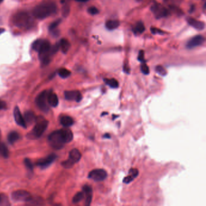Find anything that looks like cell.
I'll return each instance as SVG.
<instances>
[{"instance_id": "obj_5", "label": "cell", "mask_w": 206, "mask_h": 206, "mask_svg": "<svg viewBox=\"0 0 206 206\" xmlns=\"http://www.w3.org/2000/svg\"><path fill=\"white\" fill-rule=\"evenodd\" d=\"M35 127L32 131L31 134L35 138H40L45 130L47 128L49 125V121L44 119L42 116H39L36 117L35 121Z\"/></svg>"}, {"instance_id": "obj_40", "label": "cell", "mask_w": 206, "mask_h": 206, "mask_svg": "<svg viewBox=\"0 0 206 206\" xmlns=\"http://www.w3.org/2000/svg\"><path fill=\"white\" fill-rule=\"evenodd\" d=\"M76 1L78 2H85L88 1L89 0H76Z\"/></svg>"}, {"instance_id": "obj_20", "label": "cell", "mask_w": 206, "mask_h": 206, "mask_svg": "<svg viewBox=\"0 0 206 206\" xmlns=\"http://www.w3.org/2000/svg\"><path fill=\"white\" fill-rule=\"evenodd\" d=\"M59 48H61V51L64 53L66 54L67 52H68V50H70V43L69 42V41L66 39H61L59 43Z\"/></svg>"}, {"instance_id": "obj_26", "label": "cell", "mask_w": 206, "mask_h": 206, "mask_svg": "<svg viewBox=\"0 0 206 206\" xmlns=\"http://www.w3.org/2000/svg\"><path fill=\"white\" fill-rule=\"evenodd\" d=\"M0 206H11L9 198L4 193L0 194Z\"/></svg>"}, {"instance_id": "obj_7", "label": "cell", "mask_w": 206, "mask_h": 206, "mask_svg": "<svg viewBox=\"0 0 206 206\" xmlns=\"http://www.w3.org/2000/svg\"><path fill=\"white\" fill-rule=\"evenodd\" d=\"M49 92L44 90L39 93L36 97L35 103L36 104L39 109L43 112H47L49 110V106L47 100Z\"/></svg>"}, {"instance_id": "obj_3", "label": "cell", "mask_w": 206, "mask_h": 206, "mask_svg": "<svg viewBox=\"0 0 206 206\" xmlns=\"http://www.w3.org/2000/svg\"><path fill=\"white\" fill-rule=\"evenodd\" d=\"M51 48L50 42L47 40H44L38 51L39 58L43 66L49 64L51 61V56L53 55Z\"/></svg>"}, {"instance_id": "obj_25", "label": "cell", "mask_w": 206, "mask_h": 206, "mask_svg": "<svg viewBox=\"0 0 206 206\" xmlns=\"http://www.w3.org/2000/svg\"><path fill=\"white\" fill-rule=\"evenodd\" d=\"M19 138L20 136L16 131H12L9 134L7 139L10 143L13 144L15 142H16L19 139Z\"/></svg>"}, {"instance_id": "obj_41", "label": "cell", "mask_w": 206, "mask_h": 206, "mask_svg": "<svg viewBox=\"0 0 206 206\" xmlns=\"http://www.w3.org/2000/svg\"><path fill=\"white\" fill-rule=\"evenodd\" d=\"M5 31V30L3 28H0V35H1L2 33H4Z\"/></svg>"}, {"instance_id": "obj_1", "label": "cell", "mask_w": 206, "mask_h": 206, "mask_svg": "<svg viewBox=\"0 0 206 206\" xmlns=\"http://www.w3.org/2000/svg\"><path fill=\"white\" fill-rule=\"evenodd\" d=\"M57 12V6L52 2H43L36 7L33 10V16L39 19H45Z\"/></svg>"}, {"instance_id": "obj_45", "label": "cell", "mask_w": 206, "mask_h": 206, "mask_svg": "<svg viewBox=\"0 0 206 206\" xmlns=\"http://www.w3.org/2000/svg\"><path fill=\"white\" fill-rule=\"evenodd\" d=\"M3 1V0H0V3H1Z\"/></svg>"}, {"instance_id": "obj_15", "label": "cell", "mask_w": 206, "mask_h": 206, "mask_svg": "<svg viewBox=\"0 0 206 206\" xmlns=\"http://www.w3.org/2000/svg\"><path fill=\"white\" fill-rule=\"evenodd\" d=\"M13 115H14L15 120L16 122L17 123V124L26 129L27 127V125H26V122L24 119V116H23L22 114L21 113V112L18 107H15L14 111H13Z\"/></svg>"}, {"instance_id": "obj_29", "label": "cell", "mask_w": 206, "mask_h": 206, "mask_svg": "<svg viewBox=\"0 0 206 206\" xmlns=\"http://www.w3.org/2000/svg\"><path fill=\"white\" fill-rule=\"evenodd\" d=\"M84 198V193L83 192H77L73 198V203L74 204H77L82 201Z\"/></svg>"}, {"instance_id": "obj_14", "label": "cell", "mask_w": 206, "mask_h": 206, "mask_svg": "<svg viewBox=\"0 0 206 206\" xmlns=\"http://www.w3.org/2000/svg\"><path fill=\"white\" fill-rule=\"evenodd\" d=\"M82 191L84 193L85 204L84 206H90L92 199V189L89 185H85L82 187Z\"/></svg>"}, {"instance_id": "obj_10", "label": "cell", "mask_w": 206, "mask_h": 206, "mask_svg": "<svg viewBox=\"0 0 206 206\" xmlns=\"http://www.w3.org/2000/svg\"><path fill=\"white\" fill-rule=\"evenodd\" d=\"M151 9L157 19H160L168 16V10L160 4H154Z\"/></svg>"}, {"instance_id": "obj_18", "label": "cell", "mask_w": 206, "mask_h": 206, "mask_svg": "<svg viewBox=\"0 0 206 206\" xmlns=\"http://www.w3.org/2000/svg\"><path fill=\"white\" fill-rule=\"evenodd\" d=\"M48 103L52 107H56L58 105L59 100L57 95L52 92H49L48 97H47Z\"/></svg>"}, {"instance_id": "obj_30", "label": "cell", "mask_w": 206, "mask_h": 206, "mask_svg": "<svg viewBox=\"0 0 206 206\" xmlns=\"http://www.w3.org/2000/svg\"><path fill=\"white\" fill-rule=\"evenodd\" d=\"M58 74L62 78H67L71 75V72L65 68H61L59 70Z\"/></svg>"}, {"instance_id": "obj_36", "label": "cell", "mask_w": 206, "mask_h": 206, "mask_svg": "<svg viewBox=\"0 0 206 206\" xmlns=\"http://www.w3.org/2000/svg\"><path fill=\"white\" fill-rule=\"evenodd\" d=\"M141 71L145 75H148L149 74V68L148 65L144 63L141 65Z\"/></svg>"}, {"instance_id": "obj_34", "label": "cell", "mask_w": 206, "mask_h": 206, "mask_svg": "<svg viewBox=\"0 0 206 206\" xmlns=\"http://www.w3.org/2000/svg\"><path fill=\"white\" fill-rule=\"evenodd\" d=\"M24 164L26 165V167L30 171H32L33 169V165L31 162V160L28 159H26L24 160Z\"/></svg>"}, {"instance_id": "obj_11", "label": "cell", "mask_w": 206, "mask_h": 206, "mask_svg": "<svg viewBox=\"0 0 206 206\" xmlns=\"http://www.w3.org/2000/svg\"><path fill=\"white\" fill-rule=\"evenodd\" d=\"M205 42V38L202 35H196L192 38L186 43V47L192 49L195 47L202 45Z\"/></svg>"}, {"instance_id": "obj_42", "label": "cell", "mask_w": 206, "mask_h": 206, "mask_svg": "<svg viewBox=\"0 0 206 206\" xmlns=\"http://www.w3.org/2000/svg\"><path fill=\"white\" fill-rule=\"evenodd\" d=\"M104 136H105V138H110V136L108 134H106Z\"/></svg>"}, {"instance_id": "obj_27", "label": "cell", "mask_w": 206, "mask_h": 206, "mask_svg": "<svg viewBox=\"0 0 206 206\" xmlns=\"http://www.w3.org/2000/svg\"><path fill=\"white\" fill-rule=\"evenodd\" d=\"M104 81L106 83L107 85L110 86L112 88H117L118 87V82L115 78L104 79Z\"/></svg>"}, {"instance_id": "obj_32", "label": "cell", "mask_w": 206, "mask_h": 206, "mask_svg": "<svg viewBox=\"0 0 206 206\" xmlns=\"http://www.w3.org/2000/svg\"><path fill=\"white\" fill-rule=\"evenodd\" d=\"M61 21L62 20L59 19H57V20L54 21V22H53L52 24L49 26V30L50 31H52L56 30V28L58 27V26L60 24V23H61Z\"/></svg>"}, {"instance_id": "obj_43", "label": "cell", "mask_w": 206, "mask_h": 206, "mask_svg": "<svg viewBox=\"0 0 206 206\" xmlns=\"http://www.w3.org/2000/svg\"><path fill=\"white\" fill-rule=\"evenodd\" d=\"M53 206H62V205L60 204H54Z\"/></svg>"}, {"instance_id": "obj_19", "label": "cell", "mask_w": 206, "mask_h": 206, "mask_svg": "<svg viewBox=\"0 0 206 206\" xmlns=\"http://www.w3.org/2000/svg\"><path fill=\"white\" fill-rule=\"evenodd\" d=\"M28 206H40L43 204V200L40 197H33L32 196L31 198L27 201Z\"/></svg>"}, {"instance_id": "obj_46", "label": "cell", "mask_w": 206, "mask_h": 206, "mask_svg": "<svg viewBox=\"0 0 206 206\" xmlns=\"http://www.w3.org/2000/svg\"><path fill=\"white\" fill-rule=\"evenodd\" d=\"M136 1H141L142 0H136Z\"/></svg>"}, {"instance_id": "obj_12", "label": "cell", "mask_w": 206, "mask_h": 206, "mask_svg": "<svg viewBox=\"0 0 206 206\" xmlns=\"http://www.w3.org/2000/svg\"><path fill=\"white\" fill-rule=\"evenodd\" d=\"M56 155L52 154L45 158L39 159L36 162V165L39 167H41L42 169H45L49 167L56 160Z\"/></svg>"}, {"instance_id": "obj_23", "label": "cell", "mask_w": 206, "mask_h": 206, "mask_svg": "<svg viewBox=\"0 0 206 206\" xmlns=\"http://www.w3.org/2000/svg\"><path fill=\"white\" fill-rule=\"evenodd\" d=\"M120 26V22L118 20L110 19L106 22L105 27L109 30H113Z\"/></svg>"}, {"instance_id": "obj_38", "label": "cell", "mask_w": 206, "mask_h": 206, "mask_svg": "<svg viewBox=\"0 0 206 206\" xmlns=\"http://www.w3.org/2000/svg\"><path fill=\"white\" fill-rule=\"evenodd\" d=\"M138 59L139 61L142 62H144V53L143 51H140L139 54V57H138Z\"/></svg>"}, {"instance_id": "obj_31", "label": "cell", "mask_w": 206, "mask_h": 206, "mask_svg": "<svg viewBox=\"0 0 206 206\" xmlns=\"http://www.w3.org/2000/svg\"><path fill=\"white\" fill-rule=\"evenodd\" d=\"M70 12V5L67 3L65 2L64 3V6L62 8V16L66 18L69 15V13Z\"/></svg>"}, {"instance_id": "obj_13", "label": "cell", "mask_w": 206, "mask_h": 206, "mask_svg": "<svg viewBox=\"0 0 206 206\" xmlns=\"http://www.w3.org/2000/svg\"><path fill=\"white\" fill-rule=\"evenodd\" d=\"M65 98L69 101H76L79 102L82 98V94L78 90H68L64 93Z\"/></svg>"}, {"instance_id": "obj_17", "label": "cell", "mask_w": 206, "mask_h": 206, "mask_svg": "<svg viewBox=\"0 0 206 206\" xmlns=\"http://www.w3.org/2000/svg\"><path fill=\"white\" fill-rule=\"evenodd\" d=\"M139 175V171L137 169L132 168L129 170L128 175L125 177L123 182L125 184H129Z\"/></svg>"}, {"instance_id": "obj_8", "label": "cell", "mask_w": 206, "mask_h": 206, "mask_svg": "<svg viewBox=\"0 0 206 206\" xmlns=\"http://www.w3.org/2000/svg\"><path fill=\"white\" fill-rule=\"evenodd\" d=\"M107 172L103 169H96L90 172L88 178L95 181H102L106 179Z\"/></svg>"}, {"instance_id": "obj_16", "label": "cell", "mask_w": 206, "mask_h": 206, "mask_svg": "<svg viewBox=\"0 0 206 206\" xmlns=\"http://www.w3.org/2000/svg\"><path fill=\"white\" fill-rule=\"evenodd\" d=\"M186 21L190 26L198 30H203L205 28V23L204 22L196 20L192 17H187Z\"/></svg>"}, {"instance_id": "obj_2", "label": "cell", "mask_w": 206, "mask_h": 206, "mask_svg": "<svg viewBox=\"0 0 206 206\" xmlns=\"http://www.w3.org/2000/svg\"><path fill=\"white\" fill-rule=\"evenodd\" d=\"M13 23L16 27L22 29H30L34 25L32 16L24 11L15 13L13 16Z\"/></svg>"}, {"instance_id": "obj_44", "label": "cell", "mask_w": 206, "mask_h": 206, "mask_svg": "<svg viewBox=\"0 0 206 206\" xmlns=\"http://www.w3.org/2000/svg\"><path fill=\"white\" fill-rule=\"evenodd\" d=\"M1 131H0V143H1Z\"/></svg>"}, {"instance_id": "obj_37", "label": "cell", "mask_w": 206, "mask_h": 206, "mask_svg": "<svg viewBox=\"0 0 206 206\" xmlns=\"http://www.w3.org/2000/svg\"><path fill=\"white\" fill-rule=\"evenodd\" d=\"M151 31L154 35H156V34H158V35H163L164 34V31H162L161 30H160L159 28H155V27H151Z\"/></svg>"}, {"instance_id": "obj_24", "label": "cell", "mask_w": 206, "mask_h": 206, "mask_svg": "<svg viewBox=\"0 0 206 206\" xmlns=\"http://www.w3.org/2000/svg\"><path fill=\"white\" fill-rule=\"evenodd\" d=\"M144 31L145 27L142 21L137 22L133 29V31L135 34H142Z\"/></svg>"}, {"instance_id": "obj_9", "label": "cell", "mask_w": 206, "mask_h": 206, "mask_svg": "<svg viewBox=\"0 0 206 206\" xmlns=\"http://www.w3.org/2000/svg\"><path fill=\"white\" fill-rule=\"evenodd\" d=\"M32 197L30 193L25 190H17L12 193V198L16 201H28Z\"/></svg>"}, {"instance_id": "obj_22", "label": "cell", "mask_w": 206, "mask_h": 206, "mask_svg": "<svg viewBox=\"0 0 206 206\" xmlns=\"http://www.w3.org/2000/svg\"><path fill=\"white\" fill-rule=\"evenodd\" d=\"M24 121H25L26 125H27V124H32L33 122H35L36 117L35 115L34 114V113L33 112L28 111V112H26L25 113L24 116Z\"/></svg>"}, {"instance_id": "obj_6", "label": "cell", "mask_w": 206, "mask_h": 206, "mask_svg": "<svg viewBox=\"0 0 206 206\" xmlns=\"http://www.w3.org/2000/svg\"><path fill=\"white\" fill-rule=\"evenodd\" d=\"M81 159V153L77 149H73L70 151L69 153V157L67 160H65L62 163L63 167L69 169L73 167V165L77 163Z\"/></svg>"}, {"instance_id": "obj_39", "label": "cell", "mask_w": 206, "mask_h": 206, "mask_svg": "<svg viewBox=\"0 0 206 206\" xmlns=\"http://www.w3.org/2000/svg\"><path fill=\"white\" fill-rule=\"evenodd\" d=\"M6 103L0 100V110L4 109H6Z\"/></svg>"}, {"instance_id": "obj_28", "label": "cell", "mask_w": 206, "mask_h": 206, "mask_svg": "<svg viewBox=\"0 0 206 206\" xmlns=\"http://www.w3.org/2000/svg\"><path fill=\"white\" fill-rule=\"evenodd\" d=\"M0 154L5 158L8 157L9 155V152L7 147L3 143H0Z\"/></svg>"}, {"instance_id": "obj_21", "label": "cell", "mask_w": 206, "mask_h": 206, "mask_svg": "<svg viewBox=\"0 0 206 206\" xmlns=\"http://www.w3.org/2000/svg\"><path fill=\"white\" fill-rule=\"evenodd\" d=\"M60 122L61 124L65 128L69 127L74 124V121L73 118L68 116H62L60 119Z\"/></svg>"}, {"instance_id": "obj_35", "label": "cell", "mask_w": 206, "mask_h": 206, "mask_svg": "<svg viewBox=\"0 0 206 206\" xmlns=\"http://www.w3.org/2000/svg\"><path fill=\"white\" fill-rule=\"evenodd\" d=\"M88 12L91 15H96L99 13V10L97 7L92 6L88 9Z\"/></svg>"}, {"instance_id": "obj_33", "label": "cell", "mask_w": 206, "mask_h": 206, "mask_svg": "<svg viewBox=\"0 0 206 206\" xmlns=\"http://www.w3.org/2000/svg\"><path fill=\"white\" fill-rule=\"evenodd\" d=\"M156 71L161 76H166L167 74L166 70L161 66H158L156 67Z\"/></svg>"}, {"instance_id": "obj_4", "label": "cell", "mask_w": 206, "mask_h": 206, "mask_svg": "<svg viewBox=\"0 0 206 206\" xmlns=\"http://www.w3.org/2000/svg\"><path fill=\"white\" fill-rule=\"evenodd\" d=\"M49 141L50 145L54 149L59 150L63 148L66 142L61 129L52 132L49 136Z\"/></svg>"}]
</instances>
